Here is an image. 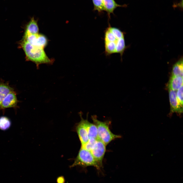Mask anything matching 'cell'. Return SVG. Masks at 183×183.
Masks as SVG:
<instances>
[{"instance_id":"6da1fadb","label":"cell","mask_w":183,"mask_h":183,"mask_svg":"<svg viewBox=\"0 0 183 183\" xmlns=\"http://www.w3.org/2000/svg\"><path fill=\"white\" fill-rule=\"evenodd\" d=\"M104 52L106 55L117 53L122 57L127 48L123 32L109 24L104 31Z\"/></svg>"},{"instance_id":"7a4b0ae2","label":"cell","mask_w":183,"mask_h":183,"mask_svg":"<svg viewBox=\"0 0 183 183\" xmlns=\"http://www.w3.org/2000/svg\"><path fill=\"white\" fill-rule=\"evenodd\" d=\"M20 44L24 52L26 59L35 63L37 69L40 64H51L53 63V60L47 56L44 48L33 45L22 40Z\"/></svg>"},{"instance_id":"3957f363","label":"cell","mask_w":183,"mask_h":183,"mask_svg":"<svg viewBox=\"0 0 183 183\" xmlns=\"http://www.w3.org/2000/svg\"><path fill=\"white\" fill-rule=\"evenodd\" d=\"M94 124L97 127L98 139L106 146L113 140L121 138V136L113 133L109 128V122L98 120L95 116H92Z\"/></svg>"},{"instance_id":"277c9868","label":"cell","mask_w":183,"mask_h":183,"mask_svg":"<svg viewBox=\"0 0 183 183\" xmlns=\"http://www.w3.org/2000/svg\"><path fill=\"white\" fill-rule=\"evenodd\" d=\"M80 166L83 167L93 166L97 170L101 167L96 160L90 152L81 147L71 167Z\"/></svg>"},{"instance_id":"5b68a950","label":"cell","mask_w":183,"mask_h":183,"mask_svg":"<svg viewBox=\"0 0 183 183\" xmlns=\"http://www.w3.org/2000/svg\"><path fill=\"white\" fill-rule=\"evenodd\" d=\"M30 44L44 48L48 43L47 37L41 34H32L24 32L22 39Z\"/></svg>"},{"instance_id":"8992f818","label":"cell","mask_w":183,"mask_h":183,"mask_svg":"<svg viewBox=\"0 0 183 183\" xmlns=\"http://www.w3.org/2000/svg\"><path fill=\"white\" fill-rule=\"evenodd\" d=\"M106 146L105 144L98 139L94 147L90 151L95 159L101 167L106 151Z\"/></svg>"},{"instance_id":"52a82bcc","label":"cell","mask_w":183,"mask_h":183,"mask_svg":"<svg viewBox=\"0 0 183 183\" xmlns=\"http://www.w3.org/2000/svg\"><path fill=\"white\" fill-rule=\"evenodd\" d=\"M81 120L77 125L75 130L80 142L81 146L85 145L89 140L88 132L86 124V120L80 115Z\"/></svg>"},{"instance_id":"ba28073f","label":"cell","mask_w":183,"mask_h":183,"mask_svg":"<svg viewBox=\"0 0 183 183\" xmlns=\"http://www.w3.org/2000/svg\"><path fill=\"white\" fill-rule=\"evenodd\" d=\"M169 94L171 112L181 114L183 112V106L179 102L177 99L176 91L169 89Z\"/></svg>"},{"instance_id":"9c48e42d","label":"cell","mask_w":183,"mask_h":183,"mask_svg":"<svg viewBox=\"0 0 183 183\" xmlns=\"http://www.w3.org/2000/svg\"><path fill=\"white\" fill-rule=\"evenodd\" d=\"M18 102L16 94L13 90L8 94L2 101L1 109L14 107L17 106Z\"/></svg>"},{"instance_id":"30bf717a","label":"cell","mask_w":183,"mask_h":183,"mask_svg":"<svg viewBox=\"0 0 183 183\" xmlns=\"http://www.w3.org/2000/svg\"><path fill=\"white\" fill-rule=\"evenodd\" d=\"M104 11L107 14L109 19L110 18L111 14H114V10L118 7H124L125 5H120L117 3L114 0H103Z\"/></svg>"},{"instance_id":"8fae6325","label":"cell","mask_w":183,"mask_h":183,"mask_svg":"<svg viewBox=\"0 0 183 183\" xmlns=\"http://www.w3.org/2000/svg\"><path fill=\"white\" fill-rule=\"evenodd\" d=\"M182 85H183V77L171 75L168 85L169 89L176 91Z\"/></svg>"},{"instance_id":"7c38bea8","label":"cell","mask_w":183,"mask_h":183,"mask_svg":"<svg viewBox=\"0 0 183 183\" xmlns=\"http://www.w3.org/2000/svg\"><path fill=\"white\" fill-rule=\"evenodd\" d=\"M39 31L37 21L33 17L27 25L25 32L30 34H38Z\"/></svg>"},{"instance_id":"4fadbf2b","label":"cell","mask_w":183,"mask_h":183,"mask_svg":"<svg viewBox=\"0 0 183 183\" xmlns=\"http://www.w3.org/2000/svg\"><path fill=\"white\" fill-rule=\"evenodd\" d=\"M86 124L87 128L89 139H98L97 129L96 126L94 124L89 122L86 119Z\"/></svg>"},{"instance_id":"5bb4252c","label":"cell","mask_w":183,"mask_h":183,"mask_svg":"<svg viewBox=\"0 0 183 183\" xmlns=\"http://www.w3.org/2000/svg\"><path fill=\"white\" fill-rule=\"evenodd\" d=\"M172 75L183 77V58L182 57L173 66Z\"/></svg>"},{"instance_id":"9a60e30c","label":"cell","mask_w":183,"mask_h":183,"mask_svg":"<svg viewBox=\"0 0 183 183\" xmlns=\"http://www.w3.org/2000/svg\"><path fill=\"white\" fill-rule=\"evenodd\" d=\"M13 90V89L8 84L0 83V110L2 101L8 94Z\"/></svg>"},{"instance_id":"2e32d148","label":"cell","mask_w":183,"mask_h":183,"mask_svg":"<svg viewBox=\"0 0 183 183\" xmlns=\"http://www.w3.org/2000/svg\"><path fill=\"white\" fill-rule=\"evenodd\" d=\"M11 125V121L8 117L4 116L0 117V129L6 130L10 127Z\"/></svg>"},{"instance_id":"e0dca14e","label":"cell","mask_w":183,"mask_h":183,"mask_svg":"<svg viewBox=\"0 0 183 183\" xmlns=\"http://www.w3.org/2000/svg\"><path fill=\"white\" fill-rule=\"evenodd\" d=\"M94 6L93 10L101 13L104 11L103 0H92Z\"/></svg>"},{"instance_id":"ac0fdd59","label":"cell","mask_w":183,"mask_h":183,"mask_svg":"<svg viewBox=\"0 0 183 183\" xmlns=\"http://www.w3.org/2000/svg\"><path fill=\"white\" fill-rule=\"evenodd\" d=\"M97 139H89L87 143L84 146L81 147L90 151L94 146Z\"/></svg>"},{"instance_id":"d6986e66","label":"cell","mask_w":183,"mask_h":183,"mask_svg":"<svg viewBox=\"0 0 183 183\" xmlns=\"http://www.w3.org/2000/svg\"><path fill=\"white\" fill-rule=\"evenodd\" d=\"M176 95L179 102L181 105L183 106V85L177 90Z\"/></svg>"}]
</instances>
